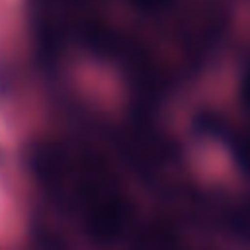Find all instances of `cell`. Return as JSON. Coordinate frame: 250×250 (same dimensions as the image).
I'll return each instance as SVG.
<instances>
[{
	"label": "cell",
	"instance_id": "obj_1",
	"mask_svg": "<svg viewBox=\"0 0 250 250\" xmlns=\"http://www.w3.org/2000/svg\"><path fill=\"white\" fill-rule=\"evenodd\" d=\"M33 170L51 205L84 236L113 244L143 234L137 205L113 166L80 141L41 145Z\"/></svg>",
	"mask_w": 250,
	"mask_h": 250
}]
</instances>
